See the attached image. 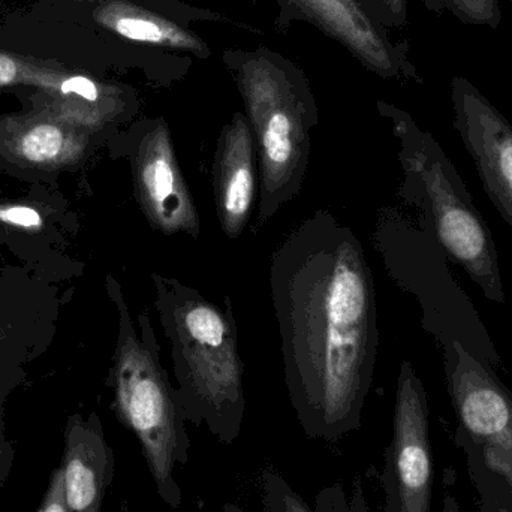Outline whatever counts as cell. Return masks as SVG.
I'll list each match as a JSON object with an SVG mask.
<instances>
[{
  "instance_id": "cell-1",
  "label": "cell",
  "mask_w": 512,
  "mask_h": 512,
  "mask_svg": "<svg viewBox=\"0 0 512 512\" xmlns=\"http://www.w3.org/2000/svg\"><path fill=\"white\" fill-rule=\"evenodd\" d=\"M268 280L289 402L309 438L337 444L361 429L378 358L366 252L351 228L318 210L277 246Z\"/></svg>"
},
{
  "instance_id": "cell-2",
  "label": "cell",
  "mask_w": 512,
  "mask_h": 512,
  "mask_svg": "<svg viewBox=\"0 0 512 512\" xmlns=\"http://www.w3.org/2000/svg\"><path fill=\"white\" fill-rule=\"evenodd\" d=\"M150 277L186 420L206 426L222 444H233L245 423L246 394L231 298L221 306L176 277Z\"/></svg>"
},
{
  "instance_id": "cell-3",
  "label": "cell",
  "mask_w": 512,
  "mask_h": 512,
  "mask_svg": "<svg viewBox=\"0 0 512 512\" xmlns=\"http://www.w3.org/2000/svg\"><path fill=\"white\" fill-rule=\"evenodd\" d=\"M108 294L119 313V336L111 369L113 409L117 420L134 433L155 481L159 498L170 508L182 507L177 466L189 460L191 439L177 388L162 366L161 346L149 313L132 319L122 286L108 276Z\"/></svg>"
},
{
  "instance_id": "cell-4",
  "label": "cell",
  "mask_w": 512,
  "mask_h": 512,
  "mask_svg": "<svg viewBox=\"0 0 512 512\" xmlns=\"http://www.w3.org/2000/svg\"><path fill=\"white\" fill-rule=\"evenodd\" d=\"M399 138L405 182L402 197L417 206L445 256L468 273L484 297L507 303L498 249L492 230L472 200L459 171L432 134L408 114L388 107Z\"/></svg>"
},
{
  "instance_id": "cell-5",
  "label": "cell",
  "mask_w": 512,
  "mask_h": 512,
  "mask_svg": "<svg viewBox=\"0 0 512 512\" xmlns=\"http://www.w3.org/2000/svg\"><path fill=\"white\" fill-rule=\"evenodd\" d=\"M239 87L258 156V219L264 225L300 195L315 114L283 69L256 57L243 63Z\"/></svg>"
},
{
  "instance_id": "cell-6",
  "label": "cell",
  "mask_w": 512,
  "mask_h": 512,
  "mask_svg": "<svg viewBox=\"0 0 512 512\" xmlns=\"http://www.w3.org/2000/svg\"><path fill=\"white\" fill-rule=\"evenodd\" d=\"M375 240L393 279L417 297L424 330L436 337L442 349L462 343L496 369L501 364L498 349L426 224L420 219L417 227L394 210H385Z\"/></svg>"
},
{
  "instance_id": "cell-7",
  "label": "cell",
  "mask_w": 512,
  "mask_h": 512,
  "mask_svg": "<svg viewBox=\"0 0 512 512\" xmlns=\"http://www.w3.org/2000/svg\"><path fill=\"white\" fill-rule=\"evenodd\" d=\"M442 351L457 417L456 444L465 453L469 477L489 481L512 508V391L495 367L462 343Z\"/></svg>"
},
{
  "instance_id": "cell-8",
  "label": "cell",
  "mask_w": 512,
  "mask_h": 512,
  "mask_svg": "<svg viewBox=\"0 0 512 512\" xmlns=\"http://www.w3.org/2000/svg\"><path fill=\"white\" fill-rule=\"evenodd\" d=\"M433 478L429 400L414 366L403 361L397 378L393 438L385 451L381 478L385 512H430Z\"/></svg>"
},
{
  "instance_id": "cell-9",
  "label": "cell",
  "mask_w": 512,
  "mask_h": 512,
  "mask_svg": "<svg viewBox=\"0 0 512 512\" xmlns=\"http://www.w3.org/2000/svg\"><path fill=\"white\" fill-rule=\"evenodd\" d=\"M17 87L33 90L35 107L48 108L92 134L116 122L126 108L122 90L113 84L69 71L56 60L0 50V90Z\"/></svg>"
},
{
  "instance_id": "cell-10",
  "label": "cell",
  "mask_w": 512,
  "mask_h": 512,
  "mask_svg": "<svg viewBox=\"0 0 512 512\" xmlns=\"http://www.w3.org/2000/svg\"><path fill=\"white\" fill-rule=\"evenodd\" d=\"M128 159L135 200L156 233L185 234L197 240L201 219L177 159L170 128L164 119L149 123L135 135Z\"/></svg>"
},
{
  "instance_id": "cell-11",
  "label": "cell",
  "mask_w": 512,
  "mask_h": 512,
  "mask_svg": "<svg viewBox=\"0 0 512 512\" xmlns=\"http://www.w3.org/2000/svg\"><path fill=\"white\" fill-rule=\"evenodd\" d=\"M454 128L487 197L512 228V125L468 78L451 80Z\"/></svg>"
},
{
  "instance_id": "cell-12",
  "label": "cell",
  "mask_w": 512,
  "mask_h": 512,
  "mask_svg": "<svg viewBox=\"0 0 512 512\" xmlns=\"http://www.w3.org/2000/svg\"><path fill=\"white\" fill-rule=\"evenodd\" d=\"M213 192L222 231L230 240L240 239L259 194L254 132L245 114L237 113L219 135L213 159Z\"/></svg>"
},
{
  "instance_id": "cell-13",
  "label": "cell",
  "mask_w": 512,
  "mask_h": 512,
  "mask_svg": "<svg viewBox=\"0 0 512 512\" xmlns=\"http://www.w3.org/2000/svg\"><path fill=\"white\" fill-rule=\"evenodd\" d=\"M92 132L44 107L0 117V155L27 170L60 171L80 164Z\"/></svg>"
},
{
  "instance_id": "cell-14",
  "label": "cell",
  "mask_w": 512,
  "mask_h": 512,
  "mask_svg": "<svg viewBox=\"0 0 512 512\" xmlns=\"http://www.w3.org/2000/svg\"><path fill=\"white\" fill-rule=\"evenodd\" d=\"M60 468L68 511L102 512L108 487L113 483L114 453L98 415L69 418Z\"/></svg>"
},
{
  "instance_id": "cell-15",
  "label": "cell",
  "mask_w": 512,
  "mask_h": 512,
  "mask_svg": "<svg viewBox=\"0 0 512 512\" xmlns=\"http://www.w3.org/2000/svg\"><path fill=\"white\" fill-rule=\"evenodd\" d=\"M325 35L345 45L370 71L384 78L417 77L397 56L393 45L376 29L355 0H288Z\"/></svg>"
},
{
  "instance_id": "cell-16",
  "label": "cell",
  "mask_w": 512,
  "mask_h": 512,
  "mask_svg": "<svg viewBox=\"0 0 512 512\" xmlns=\"http://www.w3.org/2000/svg\"><path fill=\"white\" fill-rule=\"evenodd\" d=\"M93 17L99 26L131 41L207 53L206 45L194 33L126 0H101Z\"/></svg>"
},
{
  "instance_id": "cell-17",
  "label": "cell",
  "mask_w": 512,
  "mask_h": 512,
  "mask_svg": "<svg viewBox=\"0 0 512 512\" xmlns=\"http://www.w3.org/2000/svg\"><path fill=\"white\" fill-rule=\"evenodd\" d=\"M435 12H448L468 26L498 29L502 23L501 0H426Z\"/></svg>"
},
{
  "instance_id": "cell-18",
  "label": "cell",
  "mask_w": 512,
  "mask_h": 512,
  "mask_svg": "<svg viewBox=\"0 0 512 512\" xmlns=\"http://www.w3.org/2000/svg\"><path fill=\"white\" fill-rule=\"evenodd\" d=\"M259 493L265 512H313L285 477L273 469L261 472Z\"/></svg>"
},
{
  "instance_id": "cell-19",
  "label": "cell",
  "mask_w": 512,
  "mask_h": 512,
  "mask_svg": "<svg viewBox=\"0 0 512 512\" xmlns=\"http://www.w3.org/2000/svg\"><path fill=\"white\" fill-rule=\"evenodd\" d=\"M313 512H370L361 480L355 481L351 498L346 495L342 483H334L319 490Z\"/></svg>"
},
{
  "instance_id": "cell-20",
  "label": "cell",
  "mask_w": 512,
  "mask_h": 512,
  "mask_svg": "<svg viewBox=\"0 0 512 512\" xmlns=\"http://www.w3.org/2000/svg\"><path fill=\"white\" fill-rule=\"evenodd\" d=\"M0 224L35 234L44 228V218L36 207L24 203H0Z\"/></svg>"
},
{
  "instance_id": "cell-21",
  "label": "cell",
  "mask_w": 512,
  "mask_h": 512,
  "mask_svg": "<svg viewBox=\"0 0 512 512\" xmlns=\"http://www.w3.org/2000/svg\"><path fill=\"white\" fill-rule=\"evenodd\" d=\"M475 492L478 495V512H512V508L505 501L502 493L489 481L483 478L471 477Z\"/></svg>"
},
{
  "instance_id": "cell-22",
  "label": "cell",
  "mask_w": 512,
  "mask_h": 512,
  "mask_svg": "<svg viewBox=\"0 0 512 512\" xmlns=\"http://www.w3.org/2000/svg\"><path fill=\"white\" fill-rule=\"evenodd\" d=\"M38 512H69L65 501V484L62 468H56L51 474L47 492L42 499Z\"/></svg>"
},
{
  "instance_id": "cell-23",
  "label": "cell",
  "mask_w": 512,
  "mask_h": 512,
  "mask_svg": "<svg viewBox=\"0 0 512 512\" xmlns=\"http://www.w3.org/2000/svg\"><path fill=\"white\" fill-rule=\"evenodd\" d=\"M385 11L391 15L394 23L405 24L406 21V0H378Z\"/></svg>"
},
{
  "instance_id": "cell-24",
  "label": "cell",
  "mask_w": 512,
  "mask_h": 512,
  "mask_svg": "<svg viewBox=\"0 0 512 512\" xmlns=\"http://www.w3.org/2000/svg\"><path fill=\"white\" fill-rule=\"evenodd\" d=\"M442 512H462L460 510L459 501H457L456 496L447 490L444 496V507H442Z\"/></svg>"
},
{
  "instance_id": "cell-25",
  "label": "cell",
  "mask_w": 512,
  "mask_h": 512,
  "mask_svg": "<svg viewBox=\"0 0 512 512\" xmlns=\"http://www.w3.org/2000/svg\"><path fill=\"white\" fill-rule=\"evenodd\" d=\"M222 512H246V511H243L242 508L239 507V505L233 504V502H228V504H225L224 507H222Z\"/></svg>"
},
{
  "instance_id": "cell-26",
  "label": "cell",
  "mask_w": 512,
  "mask_h": 512,
  "mask_svg": "<svg viewBox=\"0 0 512 512\" xmlns=\"http://www.w3.org/2000/svg\"><path fill=\"white\" fill-rule=\"evenodd\" d=\"M122 512H131V510H129L128 504L122 505Z\"/></svg>"
},
{
  "instance_id": "cell-27",
  "label": "cell",
  "mask_w": 512,
  "mask_h": 512,
  "mask_svg": "<svg viewBox=\"0 0 512 512\" xmlns=\"http://www.w3.org/2000/svg\"><path fill=\"white\" fill-rule=\"evenodd\" d=\"M78 2H101V0H78Z\"/></svg>"
}]
</instances>
